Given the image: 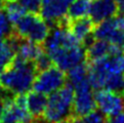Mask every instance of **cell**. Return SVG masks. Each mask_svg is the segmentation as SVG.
Instances as JSON below:
<instances>
[{
    "instance_id": "7",
    "label": "cell",
    "mask_w": 124,
    "mask_h": 123,
    "mask_svg": "<svg viewBox=\"0 0 124 123\" xmlns=\"http://www.w3.org/2000/svg\"><path fill=\"white\" fill-rule=\"evenodd\" d=\"M96 107L107 117H114L124 111V94L109 89H97L93 92Z\"/></svg>"
},
{
    "instance_id": "21",
    "label": "cell",
    "mask_w": 124,
    "mask_h": 123,
    "mask_svg": "<svg viewBox=\"0 0 124 123\" xmlns=\"http://www.w3.org/2000/svg\"><path fill=\"white\" fill-rule=\"evenodd\" d=\"M20 3L29 12H39L42 0H20Z\"/></svg>"
},
{
    "instance_id": "16",
    "label": "cell",
    "mask_w": 124,
    "mask_h": 123,
    "mask_svg": "<svg viewBox=\"0 0 124 123\" xmlns=\"http://www.w3.org/2000/svg\"><path fill=\"white\" fill-rule=\"evenodd\" d=\"M90 5L91 0H74L68 9L67 17L70 21H73L86 16L89 12Z\"/></svg>"
},
{
    "instance_id": "20",
    "label": "cell",
    "mask_w": 124,
    "mask_h": 123,
    "mask_svg": "<svg viewBox=\"0 0 124 123\" xmlns=\"http://www.w3.org/2000/svg\"><path fill=\"white\" fill-rule=\"evenodd\" d=\"M52 65H54L52 60L50 59V56L48 55L45 51H44L41 55H39L34 62V66H35V69H36L37 73L48 69L49 67H51Z\"/></svg>"
},
{
    "instance_id": "17",
    "label": "cell",
    "mask_w": 124,
    "mask_h": 123,
    "mask_svg": "<svg viewBox=\"0 0 124 123\" xmlns=\"http://www.w3.org/2000/svg\"><path fill=\"white\" fill-rule=\"evenodd\" d=\"M67 81L72 86L81 82L88 78V70H87V62L84 61L82 63L76 65L67 71Z\"/></svg>"
},
{
    "instance_id": "1",
    "label": "cell",
    "mask_w": 124,
    "mask_h": 123,
    "mask_svg": "<svg viewBox=\"0 0 124 123\" xmlns=\"http://www.w3.org/2000/svg\"><path fill=\"white\" fill-rule=\"evenodd\" d=\"M37 71L33 62L16 55L0 76V85L11 94L25 93L32 88Z\"/></svg>"
},
{
    "instance_id": "24",
    "label": "cell",
    "mask_w": 124,
    "mask_h": 123,
    "mask_svg": "<svg viewBox=\"0 0 124 123\" xmlns=\"http://www.w3.org/2000/svg\"><path fill=\"white\" fill-rule=\"evenodd\" d=\"M117 5H118V10L120 14L124 15V0H116Z\"/></svg>"
},
{
    "instance_id": "25",
    "label": "cell",
    "mask_w": 124,
    "mask_h": 123,
    "mask_svg": "<svg viewBox=\"0 0 124 123\" xmlns=\"http://www.w3.org/2000/svg\"><path fill=\"white\" fill-rule=\"evenodd\" d=\"M0 123H1V121H0Z\"/></svg>"
},
{
    "instance_id": "8",
    "label": "cell",
    "mask_w": 124,
    "mask_h": 123,
    "mask_svg": "<svg viewBox=\"0 0 124 123\" xmlns=\"http://www.w3.org/2000/svg\"><path fill=\"white\" fill-rule=\"evenodd\" d=\"M74 0H42L40 15L49 28H54L67 15L70 5Z\"/></svg>"
},
{
    "instance_id": "4",
    "label": "cell",
    "mask_w": 124,
    "mask_h": 123,
    "mask_svg": "<svg viewBox=\"0 0 124 123\" xmlns=\"http://www.w3.org/2000/svg\"><path fill=\"white\" fill-rule=\"evenodd\" d=\"M93 37L106 40L124 49V15L118 12L113 17L95 25Z\"/></svg>"
},
{
    "instance_id": "14",
    "label": "cell",
    "mask_w": 124,
    "mask_h": 123,
    "mask_svg": "<svg viewBox=\"0 0 124 123\" xmlns=\"http://www.w3.org/2000/svg\"><path fill=\"white\" fill-rule=\"evenodd\" d=\"M44 50L43 44H38L35 42H31L25 39H22L19 45V49H17L16 55L20 56L27 62H35L39 55H41Z\"/></svg>"
},
{
    "instance_id": "6",
    "label": "cell",
    "mask_w": 124,
    "mask_h": 123,
    "mask_svg": "<svg viewBox=\"0 0 124 123\" xmlns=\"http://www.w3.org/2000/svg\"><path fill=\"white\" fill-rule=\"evenodd\" d=\"M52 63L62 71L67 72L71 68L85 61V47L83 44L62 46L47 54Z\"/></svg>"
},
{
    "instance_id": "12",
    "label": "cell",
    "mask_w": 124,
    "mask_h": 123,
    "mask_svg": "<svg viewBox=\"0 0 124 123\" xmlns=\"http://www.w3.org/2000/svg\"><path fill=\"white\" fill-rule=\"evenodd\" d=\"M47 96L35 90L29 91L27 94V108L33 118H41L45 111Z\"/></svg>"
},
{
    "instance_id": "23",
    "label": "cell",
    "mask_w": 124,
    "mask_h": 123,
    "mask_svg": "<svg viewBox=\"0 0 124 123\" xmlns=\"http://www.w3.org/2000/svg\"><path fill=\"white\" fill-rule=\"evenodd\" d=\"M7 93V91H0V116L2 114L3 107H4V95Z\"/></svg>"
},
{
    "instance_id": "15",
    "label": "cell",
    "mask_w": 124,
    "mask_h": 123,
    "mask_svg": "<svg viewBox=\"0 0 124 123\" xmlns=\"http://www.w3.org/2000/svg\"><path fill=\"white\" fill-rule=\"evenodd\" d=\"M3 8L8 21L12 25L16 23L22 16H24L27 14V9L20 2H17L16 0H5Z\"/></svg>"
},
{
    "instance_id": "18",
    "label": "cell",
    "mask_w": 124,
    "mask_h": 123,
    "mask_svg": "<svg viewBox=\"0 0 124 123\" xmlns=\"http://www.w3.org/2000/svg\"><path fill=\"white\" fill-rule=\"evenodd\" d=\"M107 116L101 111H93L84 116H71L65 123H106Z\"/></svg>"
},
{
    "instance_id": "13",
    "label": "cell",
    "mask_w": 124,
    "mask_h": 123,
    "mask_svg": "<svg viewBox=\"0 0 124 123\" xmlns=\"http://www.w3.org/2000/svg\"><path fill=\"white\" fill-rule=\"evenodd\" d=\"M111 43L106 40L94 39L85 49V61L90 63L110 54Z\"/></svg>"
},
{
    "instance_id": "2",
    "label": "cell",
    "mask_w": 124,
    "mask_h": 123,
    "mask_svg": "<svg viewBox=\"0 0 124 123\" xmlns=\"http://www.w3.org/2000/svg\"><path fill=\"white\" fill-rule=\"evenodd\" d=\"M75 91L67 83L57 90L49 93L42 118L48 123H65L72 116V106Z\"/></svg>"
},
{
    "instance_id": "3",
    "label": "cell",
    "mask_w": 124,
    "mask_h": 123,
    "mask_svg": "<svg viewBox=\"0 0 124 123\" xmlns=\"http://www.w3.org/2000/svg\"><path fill=\"white\" fill-rule=\"evenodd\" d=\"M50 28L37 12H27L12 25L11 33L21 39L43 44L49 34Z\"/></svg>"
},
{
    "instance_id": "9",
    "label": "cell",
    "mask_w": 124,
    "mask_h": 123,
    "mask_svg": "<svg viewBox=\"0 0 124 123\" xmlns=\"http://www.w3.org/2000/svg\"><path fill=\"white\" fill-rule=\"evenodd\" d=\"M119 12L116 0H93L91 1L88 15L97 25L106 20L113 17Z\"/></svg>"
},
{
    "instance_id": "19",
    "label": "cell",
    "mask_w": 124,
    "mask_h": 123,
    "mask_svg": "<svg viewBox=\"0 0 124 123\" xmlns=\"http://www.w3.org/2000/svg\"><path fill=\"white\" fill-rule=\"evenodd\" d=\"M4 1L5 0H0V38L9 36L12 31V26H10V22L8 21L3 8Z\"/></svg>"
},
{
    "instance_id": "22",
    "label": "cell",
    "mask_w": 124,
    "mask_h": 123,
    "mask_svg": "<svg viewBox=\"0 0 124 123\" xmlns=\"http://www.w3.org/2000/svg\"><path fill=\"white\" fill-rule=\"evenodd\" d=\"M106 123H124V111L117 116L114 117H107Z\"/></svg>"
},
{
    "instance_id": "10",
    "label": "cell",
    "mask_w": 124,
    "mask_h": 123,
    "mask_svg": "<svg viewBox=\"0 0 124 123\" xmlns=\"http://www.w3.org/2000/svg\"><path fill=\"white\" fill-rule=\"evenodd\" d=\"M96 108L94 95L91 89L75 91L72 106L73 116H84L95 111Z\"/></svg>"
},
{
    "instance_id": "11",
    "label": "cell",
    "mask_w": 124,
    "mask_h": 123,
    "mask_svg": "<svg viewBox=\"0 0 124 123\" xmlns=\"http://www.w3.org/2000/svg\"><path fill=\"white\" fill-rule=\"evenodd\" d=\"M95 25L91 21L89 16H83L80 19H76L73 21H70L69 23V31L76 37L81 43L85 40L87 37L93 33V29Z\"/></svg>"
},
{
    "instance_id": "5",
    "label": "cell",
    "mask_w": 124,
    "mask_h": 123,
    "mask_svg": "<svg viewBox=\"0 0 124 123\" xmlns=\"http://www.w3.org/2000/svg\"><path fill=\"white\" fill-rule=\"evenodd\" d=\"M37 74L32 89L40 93L49 94L67 83V74L54 65Z\"/></svg>"
}]
</instances>
